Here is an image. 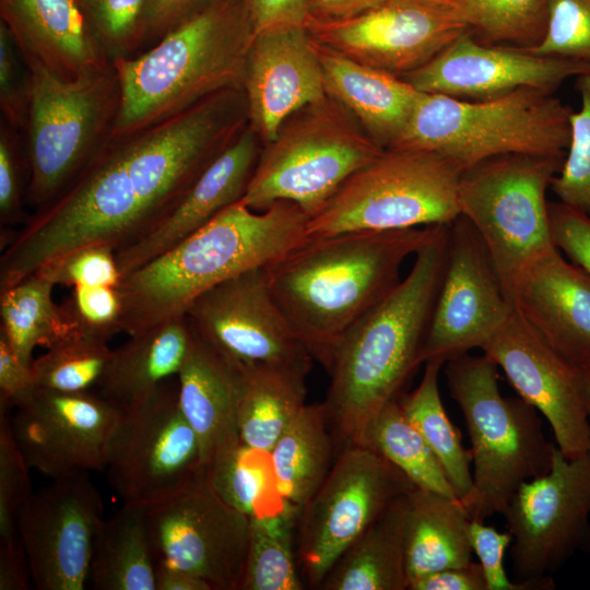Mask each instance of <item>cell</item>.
Wrapping results in <instances>:
<instances>
[{"mask_svg":"<svg viewBox=\"0 0 590 590\" xmlns=\"http://www.w3.org/2000/svg\"><path fill=\"white\" fill-rule=\"evenodd\" d=\"M28 71L26 203L34 212L72 181L113 132L120 106L116 71L64 80L35 60Z\"/></svg>","mask_w":590,"mask_h":590,"instance_id":"obj_8","label":"cell"},{"mask_svg":"<svg viewBox=\"0 0 590 590\" xmlns=\"http://www.w3.org/2000/svg\"><path fill=\"white\" fill-rule=\"evenodd\" d=\"M445 375L471 441L473 485L460 502L470 519L485 521L504 512L523 482L550 471L556 445L536 409L502 394L497 366L484 354L446 362Z\"/></svg>","mask_w":590,"mask_h":590,"instance_id":"obj_6","label":"cell"},{"mask_svg":"<svg viewBox=\"0 0 590 590\" xmlns=\"http://www.w3.org/2000/svg\"><path fill=\"white\" fill-rule=\"evenodd\" d=\"M31 571L21 540L0 543V590H27Z\"/></svg>","mask_w":590,"mask_h":590,"instance_id":"obj_56","label":"cell"},{"mask_svg":"<svg viewBox=\"0 0 590 590\" xmlns=\"http://www.w3.org/2000/svg\"><path fill=\"white\" fill-rule=\"evenodd\" d=\"M186 316L167 320L111 350L95 392L119 409L130 406L177 376L189 350Z\"/></svg>","mask_w":590,"mask_h":590,"instance_id":"obj_29","label":"cell"},{"mask_svg":"<svg viewBox=\"0 0 590 590\" xmlns=\"http://www.w3.org/2000/svg\"><path fill=\"white\" fill-rule=\"evenodd\" d=\"M527 50L590 64V0H548L545 34Z\"/></svg>","mask_w":590,"mask_h":590,"instance_id":"obj_45","label":"cell"},{"mask_svg":"<svg viewBox=\"0 0 590 590\" xmlns=\"http://www.w3.org/2000/svg\"><path fill=\"white\" fill-rule=\"evenodd\" d=\"M155 569L143 504L123 502L101 523L87 585L96 590H156Z\"/></svg>","mask_w":590,"mask_h":590,"instance_id":"obj_33","label":"cell"},{"mask_svg":"<svg viewBox=\"0 0 590 590\" xmlns=\"http://www.w3.org/2000/svg\"><path fill=\"white\" fill-rule=\"evenodd\" d=\"M299 509L288 505L283 511L250 518V538L241 590H302L293 529Z\"/></svg>","mask_w":590,"mask_h":590,"instance_id":"obj_38","label":"cell"},{"mask_svg":"<svg viewBox=\"0 0 590 590\" xmlns=\"http://www.w3.org/2000/svg\"><path fill=\"white\" fill-rule=\"evenodd\" d=\"M32 362L36 387L83 392L95 388L111 349L108 340L69 329Z\"/></svg>","mask_w":590,"mask_h":590,"instance_id":"obj_41","label":"cell"},{"mask_svg":"<svg viewBox=\"0 0 590 590\" xmlns=\"http://www.w3.org/2000/svg\"><path fill=\"white\" fill-rule=\"evenodd\" d=\"M512 306L482 238L463 215L449 225L447 263L434 307L423 364L482 349Z\"/></svg>","mask_w":590,"mask_h":590,"instance_id":"obj_19","label":"cell"},{"mask_svg":"<svg viewBox=\"0 0 590 590\" xmlns=\"http://www.w3.org/2000/svg\"><path fill=\"white\" fill-rule=\"evenodd\" d=\"M590 73V64L489 45L468 30L421 68L402 78L423 93L488 99L521 87L556 90L566 79Z\"/></svg>","mask_w":590,"mask_h":590,"instance_id":"obj_22","label":"cell"},{"mask_svg":"<svg viewBox=\"0 0 590 590\" xmlns=\"http://www.w3.org/2000/svg\"><path fill=\"white\" fill-rule=\"evenodd\" d=\"M156 590H212L201 578L185 570L156 565Z\"/></svg>","mask_w":590,"mask_h":590,"instance_id":"obj_58","label":"cell"},{"mask_svg":"<svg viewBox=\"0 0 590 590\" xmlns=\"http://www.w3.org/2000/svg\"><path fill=\"white\" fill-rule=\"evenodd\" d=\"M9 410L0 403V543L20 540L17 515L33 493L31 467L13 437Z\"/></svg>","mask_w":590,"mask_h":590,"instance_id":"obj_44","label":"cell"},{"mask_svg":"<svg viewBox=\"0 0 590 590\" xmlns=\"http://www.w3.org/2000/svg\"><path fill=\"white\" fill-rule=\"evenodd\" d=\"M10 410L13 437L31 469L51 480L105 471L120 409L96 392L35 387Z\"/></svg>","mask_w":590,"mask_h":590,"instance_id":"obj_20","label":"cell"},{"mask_svg":"<svg viewBox=\"0 0 590 590\" xmlns=\"http://www.w3.org/2000/svg\"><path fill=\"white\" fill-rule=\"evenodd\" d=\"M382 151L353 115L328 96L292 115L262 145L240 201L258 212L278 201L293 202L309 220Z\"/></svg>","mask_w":590,"mask_h":590,"instance_id":"obj_9","label":"cell"},{"mask_svg":"<svg viewBox=\"0 0 590 590\" xmlns=\"http://www.w3.org/2000/svg\"><path fill=\"white\" fill-rule=\"evenodd\" d=\"M469 538L483 568L487 590H552L555 582L550 576L523 581L510 580L504 566V556L512 541L506 530L500 532L482 520L470 519Z\"/></svg>","mask_w":590,"mask_h":590,"instance_id":"obj_48","label":"cell"},{"mask_svg":"<svg viewBox=\"0 0 590 590\" xmlns=\"http://www.w3.org/2000/svg\"><path fill=\"white\" fill-rule=\"evenodd\" d=\"M143 507L156 565L190 573L212 590L243 589L250 517L219 495L202 465Z\"/></svg>","mask_w":590,"mask_h":590,"instance_id":"obj_13","label":"cell"},{"mask_svg":"<svg viewBox=\"0 0 590 590\" xmlns=\"http://www.w3.org/2000/svg\"><path fill=\"white\" fill-rule=\"evenodd\" d=\"M255 34L306 26L310 0H246Z\"/></svg>","mask_w":590,"mask_h":590,"instance_id":"obj_52","label":"cell"},{"mask_svg":"<svg viewBox=\"0 0 590 590\" xmlns=\"http://www.w3.org/2000/svg\"><path fill=\"white\" fill-rule=\"evenodd\" d=\"M314 45L328 96L349 110L377 145L393 148L422 92L398 75L358 62L315 39Z\"/></svg>","mask_w":590,"mask_h":590,"instance_id":"obj_28","label":"cell"},{"mask_svg":"<svg viewBox=\"0 0 590 590\" xmlns=\"http://www.w3.org/2000/svg\"><path fill=\"white\" fill-rule=\"evenodd\" d=\"M481 350L547 420L566 457L590 450L588 369L563 356L514 308Z\"/></svg>","mask_w":590,"mask_h":590,"instance_id":"obj_17","label":"cell"},{"mask_svg":"<svg viewBox=\"0 0 590 590\" xmlns=\"http://www.w3.org/2000/svg\"><path fill=\"white\" fill-rule=\"evenodd\" d=\"M103 510L88 472L52 479L31 494L19 511L17 532L36 589H85Z\"/></svg>","mask_w":590,"mask_h":590,"instance_id":"obj_16","label":"cell"},{"mask_svg":"<svg viewBox=\"0 0 590 590\" xmlns=\"http://www.w3.org/2000/svg\"><path fill=\"white\" fill-rule=\"evenodd\" d=\"M204 469L219 495L250 518L279 514L290 505L278 489L268 451L241 444Z\"/></svg>","mask_w":590,"mask_h":590,"instance_id":"obj_39","label":"cell"},{"mask_svg":"<svg viewBox=\"0 0 590 590\" xmlns=\"http://www.w3.org/2000/svg\"><path fill=\"white\" fill-rule=\"evenodd\" d=\"M588 400H589V411H590V370H589V385H588Z\"/></svg>","mask_w":590,"mask_h":590,"instance_id":"obj_59","label":"cell"},{"mask_svg":"<svg viewBox=\"0 0 590 590\" xmlns=\"http://www.w3.org/2000/svg\"><path fill=\"white\" fill-rule=\"evenodd\" d=\"M445 364L425 363L418 386L399 398L402 411L438 458L446 475L461 500L471 491V450L463 447L457 426L450 421L439 392V371Z\"/></svg>","mask_w":590,"mask_h":590,"instance_id":"obj_35","label":"cell"},{"mask_svg":"<svg viewBox=\"0 0 590 590\" xmlns=\"http://www.w3.org/2000/svg\"><path fill=\"white\" fill-rule=\"evenodd\" d=\"M564 160L506 154L461 175L460 214L482 238L505 292L526 264L555 248L545 193Z\"/></svg>","mask_w":590,"mask_h":590,"instance_id":"obj_11","label":"cell"},{"mask_svg":"<svg viewBox=\"0 0 590 590\" xmlns=\"http://www.w3.org/2000/svg\"><path fill=\"white\" fill-rule=\"evenodd\" d=\"M463 168L426 150L386 149L308 220V238L358 231L450 225Z\"/></svg>","mask_w":590,"mask_h":590,"instance_id":"obj_10","label":"cell"},{"mask_svg":"<svg viewBox=\"0 0 590 590\" xmlns=\"http://www.w3.org/2000/svg\"><path fill=\"white\" fill-rule=\"evenodd\" d=\"M406 494L394 499L346 548L318 589L408 590Z\"/></svg>","mask_w":590,"mask_h":590,"instance_id":"obj_32","label":"cell"},{"mask_svg":"<svg viewBox=\"0 0 590 590\" xmlns=\"http://www.w3.org/2000/svg\"><path fill=\"white\" fill-rule=\"evenodd\" d=\"M554 246L590 276V216L563 202H548Z\"/></svg>","mask_w":590,"mask_h":590,"instance_id":"obj_51","label":"cell"},{"mask_svg":"<svg viewBox=\"0 0 590 590\" xmlns=\"http://www.w3.org/2000/svg\"><path fill=\"white\" fill-rule=\"evenodd\" d=\"M449 225L414 256L408 275L339 340L323 401L337 451L363 445L368 426L423 364L422 351L444 278Z\"/></svg>","mask_w":590,"mask_h":590,"instance_id":"obj_2","label":"cell"},{"mask_svg":"<svg viewBox=\"0 0 590 590\" xmlns=\"http://www.w3.org/2000/svg\"><path fill=\"white\" fill-rule=\"evenodd\" d=\"M438 227L307 238L264 267L273 298L314 361L328 368L342 335L398 285L403 262Z\"/></svg>","mask_w":590,"mask_h":590,"instance_id":"obj_3","label":"cell"},{"mask_svg":"<svg viewBox=\"0 0 590 590\" xmlns=\"http://www.w3.org/2000/svg\"><path fill=\"white\" fill-rule=\"evenodd\" d=\"M55 284L34 273L0 292V334L26 365L38 345L48 347L70 328L52 298Z\"/></svg>","mask_w":590,"mask_h":590,"instance_id":"obj_36","label":"cell"},{"mask_svg":"<svg viewBox=\"0 0 590 590\" xmlns=\"http://www.w3.org/2000/svg\"><path fill=\"white\" fill-rule=\"evenodd\" d=\"M255 36L246 0H212L138 57L111 64L120 106L110 137L173 117L225 90H243Z\"/></svg>","mask_w":590,"mask_h":590,"instance_id":"obj_5","label":"cell"},{"mask_svg":"<svg viewBox=\"0 0 590 590\" xmlns=\"http://www.w3.org/2000/svg\"><path fill=\"white\" fill-rule=\"evenodd\" d=\"M502 515L516 581L555 573L578 552L590 554V450L569 458L556 446L550 471L523 482Z\"/></svg>","mask_w":590,"mask_h":590,"instance_id":"obj_14","label":"cell"},{"mask_svg":"<svg viewBox=\"0 0 590 590\" xmlns=\"http://www.w3.org/2000/svg\"><path fill=\"white\" fill-rule=\"evenodd\" d=\"M60 306L70 329L108 341L122 332V300L117 286H74Z\"/></svg>","mask_w":590,"mask_h":590,"instance_id":"obj_46","label":"cell"},{"mask_svg":"<svg viewBox=\"0 0 590 590\" xmlns=\"http://www.w3.org/2000/svg\"><path fill=\"white\" fill-rule=\"evenodd\" d=\"M482 43L530 49L542 40L548 0H451Z\"/></svg>","mask_w":590,"mask_h":590,"instance_id":"obj_40","label":"cell"},{"mask_svg":"<svg viewBox=\"0 0 590 590\" xmlns=\"http://www.w3.org/2000/svg\"><path fill=\"white\" fill-rule=\"evenodd\" d=\"M386 0H310L308 21H343L362 15Z\"/></svg>","mask_w":590,"mask_h":590,"instance_id":"obj_57","label":"cell"},{"mask_svg":"<svg viewBox=\"0 0 590 590\" xmlns=\"http://www.w3.org/2000/svg\"><path fill=\"white\" fill-rule=\"evenodd\" d=\"M201 467L196 433L167 379L139 402L120 409L106 453V477L123 502L145 504L187 482Z\"/></svg>","mask_w":590,"mask_h":590,"instance_id":"obj_15","label":"cell"},{"mask_svg":"<svg viewBox=\"0 0 590 590\" xmlns=\"http://www.w3.org/2000/svg\"><path fill=\"white\" fill-rule=\"evenodd\" d=\"M248 123L243 90H225L140 130L109 137L0 257V292L74 249L131 245L181 201L208 164Z\"/></svg>","mask_w":590,"mask_h":590,"instance_id":"obj_1","label":"cell"},{"mask_svg":"<svg viewBox=\"0 0 590 590\" xmlns=\"http://www.w3.org/2000/svg\"><path fill=\"white\" fill-rule=\"evenodd\" d=\"M35 387L32 366L23 363L0 334V403L11 409Z\"/></svg>","mask_w":590,"mask_h":590,"instance_id":"obj_53","label":"cell"},{"mask_svg":"<svg viewBox=\"0 0 590 590\" xmlns=\"http://www.w3.org/2000/svg\"><path fill=\"white\" fill-rule=\"evenodd\" d=\"M318 43L402 76L432 60L469 30L451 0H386L343 21H308Z\"/></svg>","mask_w":590,"mask_h":590,"instance_id":"obj_18","label":"cell"},{"mask_svg":"<svg viewBox=\"0 0 590 590\" xmlns=\"http://www.w3.org/2000/svg\"><path fill=\"white\" fill-rule=\"evenodd\" d=\"M35 273L55 285L70 287L118 286L121 281L116 252L104 245L85 246L69 251L46 262Z\"/></svg>","mask_w":590,"mask_h":590,"instance_id":"obj_47","label":"cell"},{"mask_svg":"<svg viewBox=\"0 0 590 590\" xmlns=\"http://www.w3.org/2000/svg\"><path fill=\"white\" fill-rule=\"evenodd\" d=\"M21 132L4 120H0V221L1 225L21 219L26 188L23 187V169L27 168L26 156L22 158Z\"/></svg>","mask_w":590,"mask_h":590,"instance_id":"obj_50","label":"cell"},{"mask_svg":"<svg viewBox=\"0 0 590 590\" xmlns=\"http://www.w3.org/2000/svg\"><path fill=\"white\" fill-rule=\"evenodd\" d=\"M311 363L312 359L243 364L238 426L244 445L271 451L306 405V379Z\"/></svg>","mask_w":590,"mask_h":590,"instance_id":"obj_30","label":"cell"},{"mask_svg":"<svg viewBox=\"0 0 590 590\" xmlns=\"http://www.w3.org/2000/svg\"><path fill=\"white\" fill-rule=\"evenodd\" d=\"M28 71L5 24L0 21V109L1 119L21 133L28 111Z\"/></svg>","mask_w":590,"mask_h":590,"instance_id":"obj_49","label":"cell"},{"mask_svg":"<svg viewBox=\"0 0 590 590\" xmlns=\"http://www.w3.org/2000/svg\"><path fill=\"white\" fill-rule=\"evenodd\" d=\"M570 114L553 92L540 88L473 101L422 92L391 149L432 151L463 169L506 154L565 158Z\"/></svg>","mask_w":590,"mask_h":590,"instance_id":"obj_7","label":"cell"},{"mask_svg":"<svg viewBox=\"0 0 590 590\" xmlns=\"http://www.w3.org/2000/svg\"><path fill=\"white\" fill-rule=\"evenodd\" d=\"M243 90L248 122L262 144L306 106L328 98L322 67L306 26L255 34Z\"/></svg>","mask_w":590,"mask_h":590,"instance_id":"obj_23","label":"cell"},{"mask_svg":"<svg viewBox=\"0 0 590 590\" xmlns=\"http://www.w3.org/2000/svg\"><path fill=\"white\" fill-rule=\"evenodd\" d=\"M176 377L180 408L199 441L201 465L209 468L243 444L238 426L243 364L191 327L189 350Z\"/></svg>","mask_w":590,"mask_h":590,"instance_id":"obj_26","label":"cell"},{"mask_svg":"<svg viewBox=\"0 0 590 590\" xmlns=\"http://www.w3.org/2000/svg\"><path fill=\"white\" fill-rule=\"evenodd\" d=\"M186 317L201 337L240 364L312 359L273 298L264 267L204 292Z\"/></svg>","mask_w":590,"mask_h":590,"instance_id":"obj_21","label":"cell"},{"mask_svg":"<svg viewBox=\"0 0 590 590\" xmlns=\"http://www.w3.org/2000/svg\"><path fill=\"white\" fill-rule=\"evenodd\" d=\"M0 21L24 60L64 80L111 66L92 35L78 0H0Z\"/></svg>","mask_w":590,"mask_h":590,"instance_id":"obj_27","label":"cell"},{"mask_svg":"<svg viewBox=\"0 0 590 590\" xmlns=\"http://www.w3.org/2000/svg\"><path fill=\"white\" fill-rule=\"evenodd\" d=\"M408 590H487V585L481 564L471 562L412 579Z\"/></svg>","mask_w":590,"mask_h":590,"instance_id":"obj_55","label":"cell"},{"mask_svg":"<svg viewBox=\"0 0 590 590\" xmlns=\"http://www.w3.org/2000/svg\"><path fill=\"white\" fill-rule=\"evenodd\" d=\"M406 500L405 564L409 582L472 562L470 517L460 499L414 487L406 494Z\"/></svg>","mask_w":590,"mask_h":590,"instance_id":"obj_31","label":"cell"},{"mask_svg":"<svg viewBox=\"0 0 590 590\" xmlns=\"http://www.w3.org/2000/svg\"><path fill=\"white\" fill-rule=\"evenodd\" d=\"M308 216L293 202L262 212L240 200L154 259L125 275L121 330L140 333L186 316L204 292L248 270L266 267L303 244Z\"/></svg>","mask_w":590,"mask_h":590,"instance_id":"obj_4","label":"cell"},{"mask_svg":"<svg viewBox=\"0 0 590 590\" xmlns=\"http://www.w3.org/2000/svg\"><path fill=\"white\" fill-rule=\"evenodd\" d=\"M364 446L397 467L415 487L458 498L438 458L406 418L399 399L373 420Z\"/></svg>","mask_w":590,"mask_h":590,"instance_id":"obj_37","label":"cell"},{"mask_svg":"<svg viewBox=\"0 0 590 590\" xmlns=\"http://www.w3.org/2000/svg\"><path fill=\"white\" fill-rule=\"evenodd\" d=\"M212 0H148L146 43L161 39L185 19Z\"/></svg>","mask_w":590,"mask_h":590,"instance_id":"obj_54","label":"cell"},{"mask_svg":"<svg viewBox=\"0 0 590 590\" xmlns=\"http://www.w3.org/2000/svg\"><path fill=\"white\" fill-rule=\"evenodd\" d=\"M506 294L556 351L590 370V276L580 267L555 247L526 264Z\"/></svg>","mask_w":590,"mask_h":590,"instance_id":"obj_24","label":"cell"},{"mask_svg":"<svg viewBox=\"0 0 590 590\" xmlns=\"http://www.w3.org/2000/svg\"><path fill=\"white\" fill-rule=\"evenodd\" d=\"M262 142L249 122L208 164L177 206L155 227L116 252L121 279L181 241L241 200Z\"/></svg>","mask_w":590,"mask_h":590,"instance_id":"obj_25","label":"cell"},{"mask_svg":"<svg viewBox=\"0 0 590 590\" xmlns=\"http://www.w3.org/2000/svg\"><path fill=\"white\" fill-rule=\"evenodd\" d=\"M338 455L323 402L306 404L270 451L281 496L300 509Z\"/></svg>","mask_w":590,"mask_h":590,"instance_id":"obj_34","label":"cell"},{"mask_svg":"<svg viewBox=\"0 0 590 590\" xmlns=\"http://www.w3.org/2000/svg\"><path fill=\"white\" fill-rule=\"evenodd\" d=\"M581 107L570 114L566 156L551 188L559 201L590 216V73L578 76Z\"/></svg>","mask_w":590,"mask_h":590,"instance_id":"obj_43","label":"cell"},{"mask_svg":"<svg viewBox=\"0 0 590 590\" xmlns=\"http://www.w3.org/2000/svg\"><path fill=\"white\" fill-rule=\"evenodd\" d=\"M415 486L369 447H343L297 518V567L318 589L346 548L398 497Z\"/></svg>","mask_w":590,"mask_h":590,"instance_id":"obj_12","label":"cell"},{"mask_svg":"<svg viewBox=\"0 0 590 590\" xmlns=\"http://www.w3.org/2000/svg\"><path fill=\"white\" fill-rule=\"evenodd\" d=\"M86 24L108 60L132 57L146 43L148 0H78Z\"/></svg>","mask_w":590,"mask_h":590,"instance_id":"obj_42","label":"cell"}]
</instances>
